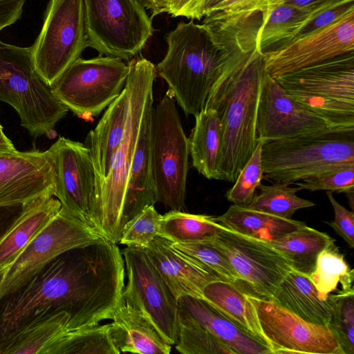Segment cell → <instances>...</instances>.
I'll return each instance as SVG.
<instances>
[{
  "mask_svg": "<svg viewBox=\"0 0 354 354\" xmlns=\"http://www.w3.org/2000/svg\"><path fill=\"white\" fill-rule=\"evenodd\" d=\"M263 53L230 57L207 95L221 125L220 180L234 182L257 143V116L263 77Z\"/></svg>",
  "mask_w": 354,
  "mask_h": 354,
  "instance_id": "cell-2",
  "label": "cell"
},
{
  "mask_svg": "<svg viewBox=\"0 0 354 354\" xmlns=\"http://www.w3.org/2000/svg\"><path fill=\"white\" fill-rule=\"evenodd\" d=\"M178 322L202 327L234 350L236 354H271L268 346L245 332L201 299H178Z\"/></svg>",
  "mask_w": 354,
  "mask_h": 354,
  "instance_id": "cell-21",
  "label": "cell"
},
{
  "mask_svg": "<svg viewBox=\"0 0 354 354\" xmlns=\"http://www.w3.org/2000/svg\"><path fill=\"white\" fill-rule=\"evenodd\" d=\"M225 228L213 216L170 210L162 215L158 236L172 243L199 242L214 239Z\"/></svg>",
  "mask_w": 354,
  "mask_h": 354,
  "instance_id": "cell-32",
  "label": "cell"
},
{
  "mask_svg": "<svg viewBox=\"0 0 354 354\" xmlns=\"http://www.w3.org/2000/svg\"><path fill=\"white\" fill-rule=\"evenodd\" d=\"M351 52H354V10L325 27L263 52V67L276 77Z\"/></svg>",
  "mask_w": 354,
  "mask_h": 354,
  "instance_id": "cell-15",
  "label": "cell"
},
{
  "mask_svg": "<svg viewBox=\"0 0 354 354\" xmlns=\"http://www.w3.org/2000/svg\"><path fill=\"white\" fill-rule=\"evenodd\" d=\"M203 300L270 349L254 305L237 286L222 280L212 281L203 288Z\"/></svg>",
  "mask_w": 354,
  "mask_h": 354,
  "instance_id": "cell-27",
  "label": "cell"
},
{
  "mask_svg": "<svg viewBox=\"0 0 354 354\" xmlns=\"http://www.w3.org/2000/svg\"><path fill=\"white\" fill-rule=\"evenodd\" d=\"M335 212V219L325 222L340 236L351 248H354V214L339 204L333 196L331 192H326Z\"/></svg>",
  "mask_w": 354,
  "mask_h": 354,
  "instance_id": "cell-44",
  "label": "cell"
},
{
  "mask_svg": "<svg viewBox=\"0 0 354 354\" xmlns=\"http://www.w3.org/2000/svg\"><path fill=\"white\" fill-rule=\"evenodd\" d=\"M272 0H225L212 12L220 11L225 13L263 12L271 6ZM211 12V13H212Z\"/></svg>",
  "mask_w": 354,
  "mask_h": 354,
  "instance_id": "cell-45",
  "label": "cell"
},
{
  "mask_svg": "<svg viewBox=\"0 0 354 354\" xmlns=\"http://www.w3.org/2000/svg\"><path fill=\"white\" fill-rule=\"evenodd\" d=\"M261 160L265 178L288 185L354 167V131L333 130L263 142Z\"/></svg>",
  "mask_w": 354,
  "mask_h": 354,
  "instance_id": "cell-6",
  "label": "cell"
},
{
  "mask_svg": "<svg viewBox=\"0 0 354 354\" xmlns=\"http://www.w3.org/2000/svg\"><path fill=\"white\" fill-rule=\"evenodd\" d=\"M26 0H0V32L19 20Z\"/></svg>",
  "mask_w": 354,
  "mask_h": 354,
  "instance_id": "cell-46",
  "label": "cell"
},
{
  "mask_svg": "<svg viewBox=\"0 0 354 354\" xmlns=\"http://www.w3.org/2000/svg\"><path fill=\"white\" fill-rule=\"evenodd\" d=\"M309 278L324 298H328L332 292L337 290L339 285L342 292L353 290V270L347 263L344 255L340 252L335 242L319 254Z\"/></svg>",
  "mask_w": 354,
  "mask_h": 354,
  "instance_id": "cell-34",
  "label": "cell"
},
{
  "mask_svg": "<svg viewBox=\"0 0 354 354\" xmlns=\"http://www.w3.org/2000/svg\"><path fill=\"white\" fill-rule=\"evenodd\" d=\"M87 47L84 0H49L40 33L30 46L41 77L50 86Z\"/></svg>",
  "mask_w": 354,
  "mask_h": 354,
  "instance_id": "cell-11",
  "label": "cell"
},
{
  "mask_svg": "<svg viewBox=\"0 0 354 354\" xmlns=\"http://www.w3.org/2000/svg\"><path fill=\"white\" fill-rule=\"evenodd\" d=\"M130 71L129 64L111 56L79 58L50 86L68 111L84 120L98 115L122 92Z\"/></svg>",
  "mask_w": 354,
  "mask_h": 354,
  "instance_id": "cell-10",
  "label": "cell"
},
{
  "mask_svg": "<svg viewBox=\"0 0 354 354\" xmlns=\"http://www.w3.org/2000/svg\"><path fill=\"white\" fill-rule=\"evenodd\" d=\"M262 141H259L252 154L239 174L235 183L225 194L234 205L247 207L255 196V192L263 178L261 151Z\"/></svg>",
  "mask_w": 354,
  "mask_h": 354,
  "instance_id": "cell-40",
  "label": "cell"
},
{
  "mask_svg": "<svg viewBox=\"0 0 354 354\" xmlns=\"http://www.w3.org/2000/svg\"><path fill=\"white\" fill-rule=\"evenodd\" d=\"M131 98V84L127 79L122 93L108 106L97 126L86 137L84 145L89 150L98 185L106 177L112 157L124 137Z\"/></svg>",
  "mask_w": 354,
  "mask_h": 354,
  "instance_id": "cell-23",
  "label": "cell"
},
{
  "mask_svg": "<svg viewBox=\"0 0 354 354\" xmlns=\"http://www.w3.org/2000/svg\"><path fill=\"white\" fill-rule=\"evenodd\" d=\"M333 1L314 7L282 3L261 12L262 21L257 38V50L263 53L274 44L292 39L317 12Z\"/></svg>",
  "mask_w": 354,
  "mask_h": 354,
  "instance_id": "cell-28",
  "label": "cell"
},
{
  "mask_svg": "<svg viewBox=\"0 0 354 354\" xmlns=\"http://www.w3.org/2000/svg\"><path fill=\"white\" fill-rule=\"evenodd\" d=\"M328 326L342 354H354V290L335 293Z\"/></svg>",
  "mask_w": 354,
  "mask_h": 354,
  "instance_id": "cell-38",
  "label": "cell"
},
{
  "mask_svg": "<svg viewBox=\"0 0 354 354\" xmlns=\"http://www.w3.org/2000/svg\"><path fill=\"white\" fill-rule=\"evenodd\" d=\"M106 240L96 229L61 207L58 214L8 267L0 298L26 283L62 253Z\"/></svg>",
  "mask_w": 354,
  "mask_h": 354,
  "instance_id": "cell-12",
  "label": "cell"
},
{
  "mask_svg": "<svg viewBox=\"0 0 354 354\" xmlns=\"http://www.w3.org/2000/svg\"><path fill=\"white\" fill-rule=\"evenodd\" d=\"M176 349L183 354H236L230 346L200 326L178 322Z\"/></svg>",
  "mask_w": 354,
  "mask_h": 354,
  "instance_id": "cell-39",
  "label": "cell"
},
{
  "mask_svg": "<svg viewBox=\"0 0 354 354\" xmlns=\"http://www.w3.org/2000/svg\"><path fill=\"white\" fill-rule=\"evenodd\" d=\"M273 354H342L328 326L308 322L270 299L246 293Z\"/></svg>",
  "mask_w": 354,
  "mask_h": 354,
  "instance_id": "cell-17",
  "label": "cell"
},
{
  "mask_svg": "<svg viewBox=\"0 0 354 354\" xmlns=\"http://www.w3.org/2000/svg\"><path fill=\"white\" fill-rule=\"evenodd\" d=\"M167 50L156 73L187 115L203 109L228 58L203 24L179 22L165 37Z\"/></svg>",
  "mask_w": 354,
  "mask_h": 354,
  "instance_id": "cell-3",
  "label": "cell"
},
{
  "mask_svg": "<svg viewBox=\"0 0 354 354\" xmlns=\"http://www.w3.org/2000/svg\"><path fill=\"white\" fill-rule=\"evenodd\" d=\"M55 192L50 149L0 152V209L23 207L43 196H55Z\"/></svg>",
  "mask_w": 354,
  "mask_h": 354,
  "instance_id": "cell-19",
  "label": "cell"
},
{
  "mask_svg": "<svg viewBox=\"0 0 354 354\" xmlns=\"http://www.w3.org/2000/svg\"><path fill=\"white\" fill-rule=\"evenodd\" d=\"M161 220L154 205L144 207L124 225L118 243L145 249L158 236Z\"/></svg>",
  "mask_w": 354,
  "mask_h": 354,
  "instance_id": "cell-41",
  "label": "cell"
},
{
  "mask_svg": "<svg viewBox=\"0 0 354 354\" xmlns=\"http://www.w3.org/2000/svg\"><path fill=\"white\" fill-rule=\"evenodd\" d=\"M22 207H5L0 209V238L17 216Z\"/></svg>",
  "mask_w": 354,
  "mask_h": 354,
  "instance_id": "cell-48",
  "label": "cell"
},
{
  "mask_svg": "<svg viewBox=\"0 0 354 354\" xmlns=\"http://www.w3.org/2000/svg\"><path fill=\"white\" fill-rule=\"evenodd\" d=\"M49 149L55 170V197L62 207L95 229L98 179L88 149L64 137Z\"/></svg>",
  "mask_w": 354,
  "mask_h": 354,
  "instance_id": "cell-14",
  "label": "cell"
},
{
  "mask_svg": "<svg viewBox=\"0 0 354 354\" xmlns=\"http://www.w3.org/2000/svg\"><path fill=\"white\" fill-rule=\"evenodd\" d=\"M334 242L328 234L305 224L268 243L289 261L293 270L309 277L319 254Z\"/></svg>",
  "mask_w": 354,
  "mask_h": 354,
  "instance_id": "cell-31",
  "label": "cell"
},
{
  "mask_svg": "<svg viewBox=\"0 0 354 354\" xmlns=\"http://www.w3.org/2000/svg\"><path fill=\"white\" fill-rule=\"evenodd\" d=\"M127 283L122 301L138 309L169 344L178 339V303L144 248L122 250Z\"/></svg>",
  "mask_w": 354,
  "mask_h": 354,
  "instance_id": "cell-13",
  "label": "cell"
},
{
  "mask_svg": "<svg viewBox=\"0 0 354 354\" xmlns=\"http://www.w3.org/2000/svg\"><path fill=\"white\" fill-rule=\"evenodd\" d=\"M201 0H168L167 13L173 17H185L195 19L197 7Z\"/></svg>",
  "mask_w": 354,
  "mask_h": 354,
  "instance_id": "cell-47",
  "label": "cell"
},
{
  "mask_svg": "<svg viewBox=\"0 0 354 354\" xmlns=\"http://www.w3.org/2000/svg\"><path fill=\"white\" fill-rule=\"evenodd\" d=\"M352 10H354V0H335L317 12L295 37L325 27Z\"/></svg>",
  "mask_w": 354,
  "mask_h": 354,
  "instance_id": "cell-43",
  "label": "cell"
},
{
  "mask_svg": "<svg viewBox=\"0 0 354 354\" xmlns=\"http://www.w3.org/2000/svg\"><path fill=\"white\" fill-rule=\"evenodd\" d=\"M124 276L116 243L104 241L62 253L0 298V354L24 330L60 312L70 316L67 332L111 319L122 301Z\"/></svg>",
  "mask_w": 354,
  "mask_h": 354,
  "instance_id": "cell-1",
  "label": "cell"
},
{
  "mask_svg": "<svg viewBox=\"0 0 354 354\" xmlns=\"http://www.w3.org/2000/svg\"><path fill=\"white\" fill-rule=\"evenodd\" d=\"M150 141L156 201L170 210H182L189 168V140L169 91L153 107Z\"/></svg>",
  "mask_w": 354,
  "mask_h": 354,
  "instance_id": "cell-8",
  "label": "cell"
},
{
  "mask_svg": "<svg viewBox=\"0 0 354 354\" xmlns=\"http://www.w3.org/2000/svg\"><path fill=\"white\" fill-rule=\"evenodd\" d=\"M0 101L18 113L21 125L36 138H53L68 111L35 69L31 48L0 41Z\"/></svg>",
  "mask_w": 354,
  "mask_h": 354,
  "instance_id": "cell-7",
  "label": "cell"
},
{
  "mask_svg": "<svg viewBox=\"0 0 354 354\" xmlns=\"http://www.w3.org/2000/svg\"><path fill=\"white\" fill-rule=\"evenodd\" d=\"M16 150L12 142L3 133V127L0 124V152L12 151Z\"/></svg>",
  "mask_w": 354,
  "mask_h": 354,
  "instance_id": "cell-52",
  "label": "cell"
},
{
  "mask_svg": "<svg viewBox=\"0 0 354 354\" xmlns=\"http://www.w3.org/2000/svg\"><path fill=\"white\" fill-rule=\"evenodd\" d=\"M109 331V323L66 332L50 354H119Z\"/></svg>",
  "mask_w": 354,
  "mask_h": 354,
  "instance_id": "cell-36",
  "label": "cell"
},
{
  "mask_svg": "<svg viewBox=\"0 0 354 354\" xmlns=\"http://www.w3.org/2000/svg\"><path fill=\"white\" fill-rule=\"evenodd\" d=\"M194 117L195 124L188 138L192 165L206 178L220 180L221 133L218 116L214 109L204 108Z\"/></svg>",
  "mask_w": 354,
  "mask_h": 354,
  "instance_id": "cell-29",
  "label": "cell"
},
{
  "mask_svg": "<svg viewBox=\"0 0 354 354\" xmlns=\"http://www.w3.org/2000/svg\"><path fill=\"white\" fill-rule=\"evenodd\" d=\"M335 0H285L283 3L293 4L301 7H314Z\"/></svg>",
  "mask_w": 354,
  "mask_h": 354,
  "instance_id": "cell-51",
  "label": "cell"
},
{
  "mask_svg": "<svg viewBox=\"0 0 354 354\" xmlns=\"http://www.w3.org/2000/svg\"><path fill=\"white\" fill-rule=\"evenodd\" d=\"M145 250L177 300L183 296L203 299L205 286L220 280L202 263L162 237L156 236Z\"/></svg>",
  "mask_w": 354,
  "mask_h": 354,
  "instance_id": "cell-20",
  "label": "cell"
},
{
  "mask_svg": "<svg viewBox=\"0 0 354 354\" xmlns=\"http://www.w3.org/2000/svg\"><path fill=\"white\" fill-rule=\"evenodd\" d=\"M274 78L332 129L354 131V52Z\"/></svg>",
  "mask_w": 354,
  "mask_h": 354,
  "instance_id": "cell-5",
  "label": "cell"
},
{
  "mask_svg": "<svg viewBox=\"0 0 354 354\" xmlns=\"http://www.w3.org/2000/svg\"><path fill=\"white\" fill-rule=\"evenodd\" d=\"M215 218L232 231L268 242L305 225L299 221L280 218L234 204L223 214Z\"/></svg>",
  "mask_w": 354,
  "mask_h": 354,
  "instance_id": "cell-30",
  "label": "cell"
},
{
  "mask_svg": "<svg viewBox=\"0 0 354 354\" xmlns=\"http://www.w3.org/2000/svg\"><path fill=\"white\" fill-rule=\"evenodd\" d=\"M285 0H272V3H271V6H274V5H277V4H279V3H282L284 2Z\"/></svg>",
  "mask_w": 354,
  "mask_h": 354,
  "instance_id": "cell-54",
  "label": "cell"
},
{
  "mask_svg": "<svg viewBox=\"0 0 354 354\" xmlns=\"http://www.w3.org/2000/svg\"><path fill=\"white\" fill-rule=\"evenodd\" d=\"M142 4L151 11L153 18L156 15L167 12L168 0H139Z\"/></svg>",
  "mask_w": 354,
  "mask_h": 354,
  "instance_id": "cell-50",
  "label": "cell"
},
{
  "mask_svg": "<svg viewBox=\"0 0 354 354\" xmlns=\"http://www.w3.org/2000/svg\"><path fill=\"white\" fill-rule=\"evenodd\" d=\"M153 102V100L149 102L144 113L128 174L122 214V229L144 207L154 205L157 202L151 158L150 122Z\"/></svg>",
  "mask_w": 354,
  "mask_h": 354,
  "instance_id": "cell-22",
  "label": "cell"
},
{
  "mask_svg": "<svg viewBox=\"0 0 354 354\" xmlns=\"http://www.w3.org/2000/svg\"><path fill=\"white\" fill-rule=\"evenodd\" d=\"M301 189L348 193L354 190V167L322 174L293 183Z\"/></svg>",
  "mask_w": 354,
  "mask_h": 354,
  "instance_id": "cell-42",
  "label": "cell"
},
{
  "mask_svg": "<svg viewBox=\"0 0 354 354\" xmlns=\"http://www.w3.org/2000/svg\"><path fill=\"white\" fill-rule=\"evenodd\" d=\"M225 0H201L196 9L195 19L200 20Z\"/></svg>",
  "mask_w": 354,
  "mask_h": 354,
  "instance_id": "cell-49",
  "label": "cell"
},
{
  "mask_svg": "<svg viewBox=\"0 0 354 354\" xmlns=\"http://www.w3.org/2000/svg\"><path fill=\"white\" fill-rule=\"evenodd\" d=\"M88 47L129 62L153 33L152 17L139 0H84Z\"/></svg>",
  "mask_w": 354,
  "mask_h": 354,
  "instance_id": "cell-9",
  "label": "cell"
},
{
  "mask_svg": "<svg viewBox=\"0 0 354 354\" xmlns=\"http://www.w3.org/2000/svg\"><path fill=\"white\" fill-rule=\"evenodd\" d=\"M59 201L46 196L22 207L0 238V268L9 266L61 209Z\"/></svg>",
  "mask_w": 354,
  "mask_h": 354,
  "instance_id": "cell-25",
  "label": "cell"
},
{
  "mask_svg": "<svg viewBox=\"0 0 354 354\" xmlns=\"http://www.w3.org/2000/svg\"><path fill=\"white\" fill-rule=\"evenodd\" d=\"M258 189L260 194L255 195L246 207L290 219L296 211L315 205L313 201L297 196L296 193L301 190L299 187H292L288 184L273 183L270 185L261 184Z\"/></svg>",
  "mask_w": 354,
  "mask_h": 354,
  "instance_id": "cell-35",
  "label": "cell"
},
{
  "mask_svg": "<svg viewBox=\"0 0 354 354\" xmlns=\"http://www.w3.org/2000/svg\"><path fill=\"white\" fill-rule=\"evenodd\" d=\"M335 297L324 298L308 276L292 269L268 299L308 322L328 326Z\"/></svg>",
  "mask_w": 354,
  "mask_h": 354,
  "instance_id": "cell-26",
  "label": "cell"
},
{
  "mask_svg": "<svg viewBox=\"0 0 354 354\" xmlns=\"http://www.w3.org/2000/svg\"><path fill=\"white\" fill-rule=\"evenodd\" d=\"M211 241L226 256L241 283L250 286L257 297L270 299L292 270L289 261L268 241L227 227Z\"/></svg>",
  "mask_w": 354,
  "mask_h": 354,
  "instance_id": "cell-16",
  "label": "cell"
},
{
  "mask_svg": "<svg viewBox=\"0 0 354 354\" xmlns=\"http://www.w3.org/2000/svg\"><path fill=\"white\" fill-rule=\"evenodd\" d=\"M256 130L257 140L266 142L335 129L297 102L265 71L258 103Z\"/></svg>",
  "mask_w": 354,
  "mask_h": 354,
  "instance_id": "cell-18",
  "label": "cell"
},
{
  "mask_svg": "<svg viewBox=\"0 0 354 354\" xmlns=\"http://www.w3.org/2000/svg\"><path fill=\"white\" fill-rule=\"evenodd\" d=\"M171 244L176 249L202 263L220 280L237 286L238 283H241L238 274L226 256L211 240L185 243L171 242Z\"/></svg>",
  "mask_w": 354,
  "mask_h": 354,
  "instance_id": "cell-37",
  "label": "cell"
},
{
  "mask_svg": "<svg viewBox=\"0 0 354 354\" xmlns=\"http://www.w3.org/2000/svg\"><path fill=\"white\" fill-rule=\"evenodd\" d=\"M111 320L109 323V331L120 353H170L171 346L138 309L122 301Z\"/></svg>",
  "mask_w": 354,
  "mask_h": 354,
  "instance_id": "cell-24",
  "label": "cell"
},
{
  "mask_svg": "<svg viewBox=\"0 0 354 354\" xmlns=\"http://www.w3.org/2000/svg\"><path fill=\"white\" fill-rule=\"evenodd\" d=\"M131 106L124 137L113 154L106 177L97 188L95 229L109 241L118 243L122 231V214L128 174L144 113L153 100L156 77L153 64L145 57L129 62Z\"/></svg>",
  "mask_w": 354,
  "mask_h": 354,
  "instance_id": "cell-4",
  "label": "cell"
},
{
  "mask_svg": "<svg viewBox=\"0 0 354 354\" xmlns=\"http://www.w3.org/2000/svg\"><path fill=\"white\" fill-rule=\"evenodd\" d=\"M8 266L0 268V285L3 279V277H4L6 272L8 269Z\"/></svg>",
  "mask_w": 354,
  "mask_h": 354,
  "instance_id": "cell-53",
  "label": "cell"
},
{
  "mask_svg": "<svg viewBox=\"0 0 354 354\" xmlns=\"http://www.w3.org/2000/svg\"><path fill=\"white\" fill-rule=\"evenodd\" d=\"M69 315L60 312L48 316L21 332L1 354H50L67 332Z\"/></svg>",
  "mask_w": 354,
  "mask_h": 354,
  "instance_id": "cell-33",
  "label": "cell"
}]
</instances>
